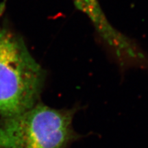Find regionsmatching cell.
<instances>
[{
  "label": "cell",
  "instance_id": "2",
  "mask_svg": "<svg viewBox=\"0 0 148 148\" xmlns=\"http://www.w3.org/2000/svg\"><path fill=\"white\" fill-rule=\"evenodd\" d=\"M77 106L56 109L42 103L0 119V148H66L82 137L73 127Z\"/></svg>",
  "mask_w": 148,
  "mask_h": 148
},
{
  "label": "cell",
  "instance_id": "3",
  "mask_svg": "<svg viewBox=\"0 0 148 148\" xmlns=\"http://www.w3.org/2000/svg\"><path fill=\"white\" fill-rule=\"evenodd\" d=\"M76 8L89 18L98 34L121 60L133 56L136 46L107 19L98 0H73Z\"/></svg>",
  "mask_w": 148,
  "mask_h": 148
},
{
  "label": "cell",
  "instance_id": "4",
  "mask_svg": "<svg viewBox=\"0 0 148 148\" xmlns=\"http://www.w3.org/2000/svg\"><path fill=\"white\" fill-rule=\"evenodd\" d=\"M5 1H3L0 3V19H1V16H3V12L5 11Z\"/></svg>",
  "mask_w": 148,
  "mask_h": 148
},
{
  "label": "cell",
  "instance_id": "1",
  "mask_svg": "<svg viewBox=\"0 0 148 148\" xmlns=\"http://www.w3.org/2000/svg\"><path fill=\"white\" fill-rule=\"evenodd\" d=\"M45 79V71L23 39L0 27V114L14 116L34 107Z\"/></svg>",
  "mask_w": 148,
  "mask_h": 148
}]
</instances>
